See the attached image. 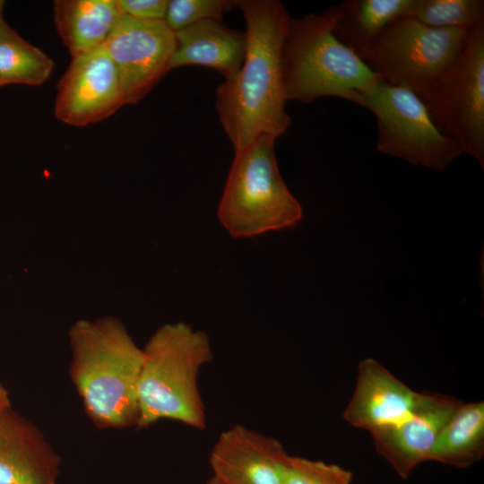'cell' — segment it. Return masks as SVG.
<instances>
[{
	"mask_svg": "<svg viewBox=\"0 0 484 484\" xmlns=\"http://www.w3.org/2000/svg\"><path fill=\"white\" fill-rule=\"evenodd\" d=\"M286 453L277 439L237 424L220 433L209 460L219 484H281L279 464Z\"/></svg>",
	"mask_w": 484,
	"mask_h": 484,
	"instance_id": "obj_12",
	"label": "cell"
},
{
	"mask_svg": "<svg viewBox=\"0 0 484 484\" xmlns=\"http://www.w3.org/2000/svg\"><path fill=\"white\" fill-rule=\"evenodd\" d=\"M349 101L375 116L379 152L437 170L462 154L437 127L423 100L405 88L382 80L353 93Z\"/></svg>",
	"mask_w": 484,
	"mask_h": 484,
	"instance_id": "obj_7",
	"label": "cell"
},
{
	"mask_svg": "<svg viewBox=\"0 0 484 484\" xmlns=\"http://www.w3.org/2000/svg\"><path fill=\"white\" fill-rule=\"evenodd\" d=\"M102 48L117 67L125 104H135L169 71L176 38L164 20L122 13Z\"/></svg>",
	"mask_w": 484,
	"mask_h": 484,
	"instance_id": "obj_9",
	"label": "cell"
},
{
	"mask_svg": "<svg viewBox=\"0 0 484 484\" xmlns=\"http://www.w3.org/2000/svg\"><path fill=\"white\" fill-rule=\"evenodd\" d=\"M406 16L435 29L471 30L484 22V1L414 0Z\"/></svg>",
	"mask_w": 484,
	"mask_h": 484,
	"instance_id": "obj_20",
	"label": "cell"
},
{
	"mask_svg": "<svg viewBox=\"0 0 484 484\" xmlns=\"http://www.w3.org/2000/svg\"><path fill=\"white\" fill-rule=\"evenodd\" d=\"M419 396L420 393L413 391L378 361L367 358L359 364L355 389L343 419L371 434L407 419Z\"/></svg>",
	"mask_w": 484,
	"mask_h": 484,
	"instance_id": "obj_13",
	"label": "cell"
},
{
	"mask_svg": "<svg viewBox=\"0 0 484 484\" xmlns=\"http://www.w3.org/2000/svg\"><path fill=\"white\" fill-rule=\"evenodd\" d=\"M205 484H219V483L213 477H212Z\"/></svg>",
	"mask_w": 484,
	"mask_h": 484,
	"instance_id": "obj_26",
	"label": "cell"
},
{
	"mask_svg": "<svg viewBox=\"0 0 484 484\" xmlns=\"http://www.w3.org/2000/svg\"><path fill=\"white\" fill-rule=\"evenodd\" d=\"M60 458L30 422L0 412V484H56Z\"/></svg>",
	"mask_w": 484,
	"mask_h": 484,
	"instance_id": "obj_14",
	"label": "cell"
},
{
	"mask_svg": "<svg viewBox=\"0 0 484 484\" xmlns=\"http://www.w3.org/2000/svg\"><path fill=\"white\" fill-rule=\"evenodd\" d=\"M10 409L8 394L0 384V412Z\"/></svg>",
	"mask_w": 484,
	"mask_h": 484,
	"instance_id": "obj_24",
	"label": "cell"
},
{
	"mask_svg": "<svg viewBox=\"0 0 484 484\" xmlns=\"http://www.w3.org/2000/svg\"><path fill=\"white\" fill-rule=\"evenodd\" d=\"M276 139L262 135L235 151L217 215L234 238L290 229L303 218L300 203L277 164Z\"/></svg>",
	"mask_w": 484,
	"mask_h": 484,
	"instance_id": "obj_5",
	"label": "cell"
},
{
	"mask_svg": "<svg viewBox=\"0 0 484 484\" xmlns=\"http://www.w3.org/2000/svg\"><path fill=\"white\" fill-rule=\"evenodd\" d=\"M281 484H350L353 474L337 464L292 456L286 453L279 464Z\"/></svg>",
	"mask_w": 484,
	"mask_h": 484,
	"instance_id": "obj_21",
	"label": "cell"
},
{
	"mask_svg": "<svg viewBox=\"0 0 484 484\" xmlns=\"http://www.w3.org/2000/svg\"><path fill=\"white\" fill-rule=\"evenodd\" d=\"M70 376L99 428L135 426L143 351L117 321L82 322L72 332Z\"/></svg>",
	"mask_w": 484,
	"mask_h": 484,
	"instance_id": "obj_2",
	"label": "cell"
},
{
	"mask_svg": "<svg viewBox=\"0 0 484 484\" xmlns=\"http://www.w3.org/2000/svg\"><path fill=\"white\" fill-rule=\"evenodd\" d=\"M338 4L320 13L290 19L281 51L288 100L312 102L322 97L349 100L382 79L335 36Z\"/></svg>",
	"mask_w": 484,
	"mask_h": 484,
	"instance_id": "obj_4",
	"label": "cell"
},
{
	"mask_svg": "<svg viewBox=\"0 0 484 484\" xmlns=\"http://www.w3.org/2000/svg\"><path fill=\"white\" fill-rule=\"evenodd\" d=\"M484 454V402H462L437 437L430 461L467 468Z\"/></svg>",
	"mask_w": 484,
	"mask_h": 484,
	"instance_id": "obj_18",
	"label": "cell"
},
{
	"mask_svg": "<svg viewBox=\"0 0 484 484\" xmlns=\"http://www.w3.org/2000/svg\"><path fill=\"white\" fill-rule=\"evenodd\" d=\"M462 402L447 394L420 393L407 419L371 433L376 452L400 478L408 479L419 464L430 461L437 437Z\"/></svg>",
	"mask_w": 484,
	"mask_h": 484,
	"instance_id": "obj_11",
	"label": "cell"
},
{
	"mask_svg": "<svg viewBox=\"0 0 484 484\" xmlns=\"http://www.w3.org/2000/svg\"><path fill=\"white\" fill-rule=\"evenodd\" d=\"M122 12L117 0H56L54 21L72 58L100 48Z\"/></svg>",
	"mask_w": 484,
	"mask_h": 484,
	"instance_id": "obj_16",
	"label": "cell"
},
{
	"mask_svg": "<svg viewBox=\"0 0 484 484\" xmlns=\"http://www.w3.org/2000/svg\"><path fill=\"white\" fill-rule=\"evenodd\" d=\"M232 2L222 0H171L164 21L174 32L203 20L221 21Z\"/></svg>",
	"mask_w": 484,
	"mask_h": 484,
	"instance_id": "obj_22",
	"label": "cell"
},
{
	"mask_svg": "<svg viewBox=\"0 0 484 484\" xmlns=\"http://www.w3.org/2000/svg\"><path fill=\"white\" fill-rule=\"evenodd\" d=\"M174 33L176 49L169 70L199 65L216 69L228 79L235 75L243 64L246 32L231 30L221 21L203 20Z\"/></svg>",
	"mask_w": 484,
	"mask_h": 484,
	"instance_id": "obj_15",
	"label": "cell"
},
{
	"mask_svg": "<svg viewBox=\"0 0 484 484\" xmlns=\"http://www.w3.org/2000/svg\"><path fill=\"white\" fill-rule=\"evenodd\" d=\"M414 0H346L338 4L337 39L365 63L370 49L395 19L407 15Z\"/></svg>",
	"mask_w": 484,
	"mask_h": 484,
	"instance_id": "obj_17",
	"label": "cell"
},
{
	"mask_svg": "<svg viewBox=\"0 0 484 484\" xmlns=\"http://www.w3.org/2000/svg\"><path fill=\"white\" fill-rule=\"evenodd\" d=\"M246 20V49L238 72L216 90L215 107L234 151L255 139H274L290 125L281 51L290 15L278 0L233 1Z\"/></svg>",
	"mask_w": 484,
	"mask_h": 484,
	"instance_id": "obj_1",
	"label": "cell"
},
{
	"mask_svg": "<svg viewBox=\"0 0 484 484\" xmlns=\"http://www.w3.org/2000/svg\"><path fill=\"white\" fill-rule=\"evenodd\" d=\"M427 107L440 131L483 169L484 22L471 30L460 56Z\"/></svg>",
	"mask_w": 484,
	"mask_h": 484,
	"instance_id": "obj_8",
	"label": "cell"
},
{
	"mask_svg": "<svg viewBox=\"0 0 484 484\" xmlns=\"http://www.w3.org/2000/svg\"><path fill=\"white\" fill-rule=\"evenodd\" d=\"M471 30L435 29L401 16L376 39L366 64L383 81L412 91L427 106L460 56Z\"/></svg>",
	"mask_w": 484,
	"mask_h": 484,
	"instance_id": "obj_6",
	"label": "cell"
},
{
	"mask_svg": "<svg viewBox=\"0 0 484 484\" xmlns=\"http://www.w3.org/2000/svg\"><path fill=\"white\" fill-rule=\"evenodd\" d=\"M121 12L140 20H164L168 0H117Z\"/></svg>",
	"mask_w": 484,
	"mask_h": 484,
	"instance_id": "obj_23",
	"label": "cell"
},
{
	"mask_svg": "<svg viewBox=\"0 0 484 484\" xmlns=\"http://www.w3.org/2000/svg\"><path fill=\"white\" fill-rule=\"evenodd\" d=\"M143 351L135 427L146 428L170 419L204 429L207 418L198 376L213 358L208 334L184 322L168 324L155 332Z\"/></svg>",
	"mask_w": 484,
	"mask_h": 484,
	"instance_id": "obj_3",
	"label": "cell"
},
{
	"mask_svg": "<svg viewBox=\"0 0 484 484\" xmlns=\"http://www.w3.org/2000/svg\"><path fill=\"white\" fill-rule=\"evenodd\" d=\"M125 105L117 67L102 46L73 58L57 84L55 116L73 126L103 120Z\"/></svg>",
	"mask_w": 484,
	"mask_h": 484,
	"instance_id": "obj_10",
	"label": "cell"
},
{
	"mask_svg": "<svg viewBox=\"0 0 484 484\" xmlns=\"http://www.w3.org/2000/svg\"><path fill=\"white\" fill-rule=\"evenodd\" d=\"M53 60L29 43L5 21L0 23V87L39 86L50 76Z\"/></svg>",
	"mask_w": 484,
	"mask_h": 484,
	"instance_id": "obj_19",
	"label": "cell"
},
{
	"mask_svg": "<svg viewBox=\"0 0 484 484\" xmlns=\"http://www.w3.org/2000/svg\"><path fill=\"white\" fill-rule=\"evenodd\" d=\"M4 1L0 0V23L4 21L3 17L4 13Z\"/></svg>",
	"mask_w": 484,
	"mask_h": 484,
	"instance_id": "obj_25",
	"label": "cell"
}]
</instances>
